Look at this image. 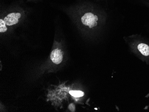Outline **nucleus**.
I'll use <instances>...</instances> for the list:
<instances>
[{
  "label": "nucleus",
  "instance_id": "20e7f679",
  "mask_svg": "<svg viewBox=\"0 0 149 112\" xmlns=\"http://www.w3.org/2000/svg\"><path fill=\"white\" fill-rule=\"evenodd\" d=\"M28 3H33L37 4V3H39V2H42L44 0H25Z\"/></svg>",
  "mask_w": 149,
  "mask_h": 112
},
{
  "label": "nucleus",
  "instance_id": "7ed1b4c3",
  "mask_svg": "<svg viewBox=\"0 0 149 112\" xmlns=\"http://www.w3.org/2000/svg\"><path fill=\"white\" fill-rule=\"evenodd\" d=\"M69 93L73 97H83L84 95L83 92L80 91H71L69 92Z\"/></svg>",
  "mask_w": 149,
  "mask_h": 112
},
{
  "label": "nucleus",
  "instance_id": "f03ea898",
  "mask_svg": "<svg viewBox=\"0 0 149 112\" xmlns=\"http://www.w3.org/2000/svg\"><path fill=\"white\" fill-rule=\"evenodd\" d=\"M137 48L138 51L143 56H149V45L147 43L143 42H138Z\"/></svg>",
  "mask_w": 149,
  "mask_h": 112
},
{
  "label": "nucleus",
  "instance_id": "39448f33",
  "mask_svg": "<svg viewBox=\"0 0 149 112\" xmlns=\"http://www.w3.org/2000/svg\"><path fill=\"white\" fill-rule=\"evenodd\" d=\"M68 108H69V109H70V110L72 111V112H74V109H75L74 105L73 104H72L69 105V107H68Z\"/></svg>",
  "mask_w": 149,
  "mask_h": 112
},
{
  "label": "nucleus",
  "instance_id": "f257e3e1",
  "mask_svg": "<svg viewBox=\"0 0 149 112\" xmlns=\"http://www.w3.org/2000/svg\"><path fill=\"white\" fill-rule=\"evenodd\" d=\"M63 52L58 48L54 49L51 54V59L53 63L56 64H60L63 58Z\"/></svg>",
  "mask_w": 149,
  "mask_h": 112
},
{
  "label": "nucleus",
  "instance_id": "423d86ee",
  "mask_svg": "<svg viewBox=\"0 0 149 112\" xmlns=\"http://www.w3.org/2000/svg\"><path fill=\"white\" fill-rule=\"evenodd\" d=\"M97 1H100V0H97Z\"/></svg>",
  "mask_w": 149,
  "mask_h": 112
}]
</instances>
